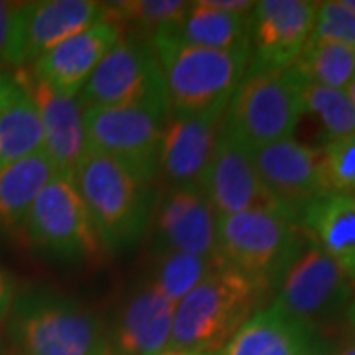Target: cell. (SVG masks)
Wrapping results in <instances>:
<instances>
[{
    "label": "cell",
    "mask_w": 355,
    "mask_h": 355,
    "mask_svg": "<svg viewBox=\"0 0 355 355\" xmlns=\"http://www.w3.org/2000/svg\"><path fill=\"white\" fill-rule=\"evenodd\" d=\"M101 249L121 253L139 245L153 223V182L107 154L87 148L73 170Z\"/></svg>",
    "instance_id": "6da1fadb"
},
{
    "label": "cell",
    "mask_w": 355,
    "mask_h": 355,
    "mask_svg": "<svg viewBox=\"0 0 355 355\" xmlns=\"http://www.w3.org/2000/svg\"><path fill=\"white\" fill-rule=\"evenodd\" d=\"M6 320L16 355H113L101 318L50 288L16 294Z\"/></svg>",
    "instance_id": "7a4b0ae2"
},
{
    "label": "cell",
    "mask_w": 355,
    "mask_h": 355,
    "mask_svg": "<svg viewBox=\"0 0 355 355\" xmlns=\"http://www.w3.org/2000/svg\"><path fill=\"white\" fill-rule=\"evenodd\" d=\"M268 294L265 284L221 263L176 304L170 347L216 354Z\"/></svg>",
    "instance_id": "3957f363"
},
{
    "label": "cell",
    "mask_w": 355,
    "mask_h": 355,
    "mask_svg": "<svg viewBox=\"0 0 355 355\" xmlns=\"http://www.w3.org/2000/svg\"><path fill=\"white\" fill-rule=\"evenodd\" d=\"M164 77L170 114L203 113L227 103L249 69L251 51H219L178 40L168 28L148 40Z\"/></svg>",
    "instance_id": "277c9868"
},
{
    "label": "cell",
    "mask_w": 355,
    "mask_h": 355,
    "mask_svg": "<svg viewBox=\"0 0 355 355\" xmlns=\"http://www.w3.org/2000/svg\"><path fill=\"white\" fill-rule=\"evenodd\" d=\"M306 235L296 219L272 211L217 217V254L223 265L277 291Z\"/></svg>",
    "instance_id": "5b68a950"
},
{
    "label": "cell",
    "mask_w": 355,
    "mask_h": 355,
    "mask_svg": "<svg viewBox=\"0 0 355 355\" xmlns=\"http://www.w3.org/2000/svg\"><path fill=\"white\" fill-rule=\"evenodd\" d=\"M304 116L300 77L288 69H247L233 91L225 128L251 153L270 142L291 139Z\"/></svg>",
    "instance_id": "8992f818"
},
{
    "label": "cell",
    "mask_w": 355,
    "mask_h": 355,
    "mask_svg": "<svg viewBox=\"0 0 355 355\" xmlns=\"http://www.w3.org/2000/svg\"><path fill=\"white\" fill-rule=\"evenodd\" d=\"M20 229L32 247L65 263L87 261L101 251L87 207L71 176L51 178L34 200Z\"/></svg>",
    "instance_id": "52a82bcc"
},
{
    "label": "cell",
    "mask_w": 355,
    "mask_h": 355,
    "mask_svg": "<svg viewBox=\"0 0 355 355\" xmlns=\"http://www.w3.org/2000/svg\"><path fill=\"white\" fill-rule=\"evenodd\" d=\"M168 119L170 109L156 105L85 107L87 146L153 182Z\"/></svg>",
    "instance_id": "ba28073f"
},
{
    "label": "cell",
    "mask_w": 355,
    "mask_h": 355,
    "mask_svg": "<svg viewBox=\"0 0 355 355\" xmlns=\"http://www.w3.org/2000/svg\"><path fill=\"white\" fill-rule=\"evenodd\" d=\"M85 107H168L164 77L150 42L123 38L103 58L81 89Z\"/></svg>",
    "instance_id": "9c48e42d"
},
{
    "label": "cell",
    "mask_w": 355,
    "mask_h": 355,
    "mask_svg": "<svg viewBox=\"0 0 355 355\" xmlns=\"http://www.w3.org/2000/svg\"><path fill=\"white\" fill-rule=\"evenodd\" d=\"M354 294L355 284L338 263L306 237L277 284L272 304L316 330V324L347 310Z\"/></svg>",
    "instance_id": "30bf717a"
},
{
    "label": "cell",
    "mask_w": 355,
    "mask_h": 355,
    "mask_svg": "<svg viewBox=\"0 0 355 355\" xmlns=\"http://www.w3.org/2000/svg\"><path fill=\"white\" fill-rule=\"evenodd\" d=\"M253 162L268 193L296 221L310 203L328 193L322 148L291 137L254 150Z\"/></svg>",
    "instance_id": "8fae6325"
},
{
    "label": "cell",
    "mask_w": 355,
    "mask_h": 355,
    "mask_svg": "<svg viewBox=\"0 0 355 355\" xmlns=\"http://www.w3.org/2000/svg\"><path fill=\"white\" fill-rule=\"evenodd\" d=\"M200 188L217 217L245 211H272L286 216L268 193L253 162V153L223 127ZM291 217V216H286Z\"/></svg>",
    "instance_id": "7c38bea8"
},
{
    "label": "cell",
    "mask_w": 355,
    "mask_h": 355,
    "mask_svg": "<svg viewBox=\"0 0 355 355\" xmlns=\"http://www.w3.org/2000/svg\"><path fill=\"white\" fill-rule=\"evenodd\" d=\"M14 77L32 101L42 127V150L58 174L71 176L81 156L87 153L85 105L46 85L30 67L16 69Z\"/></svg>",
    "instance_id": "4fadbf2b"
},
{
    "label": "cell",
    "mask_w": 355,
    "mask_h": 355,
    "mask_svg": "<svg viewBox=\"0 0 355 355\" xmlns=\"http://www.w3.org/2000/svg\"><path fill=\"white\" fill-rule=\"evenodd\" d=\"M105 18V2L97 0L24 2L18 18L10 67H30L46 51Z\"/></svg>",
    "instance_id": "5bb4252c"
},
{
    "label": "cell",
    "mask_w": 355,
    "mask_h": 355,
    "mask_svg": "<svg viewBox=\"0 0 355 355\" xmlns=\"http://www.w3.org/2000/svg\"><path fill=\"white\" fill-rule=\"evenodd\" d=\"M318 2L261 0L251 14L249 69H288L312 36Z\"/></svg>",
    "instance_id": "9a60e30c"
},
{
    "label": "cell",
    "mask_w": 355,
    "mask_h": 355,
    "mask_svg": "<svg viewBox=\"0 0 355 355\" xmlns=\"http://www.w3.org/2000/svg\"><path fill=\"white\" fill-rule=\"evenodd\" d=\"M227 103L203 113L170 114L162 132L158 172L172 186H200L225 127Z\"/></svg>",
    "instance_id": "2e32d148"
},
{
    "label": "cell",
    "mask_w": 355,
    "mask_h": 355,
    "mask_svg": "<svg viewBox=\"0 0 355 355\" xmlns=\"http://www.w3.org/2000/svg\"><path fill=\"white\" fill-rule=\"evenodd\" d=\"M153 221L162 251L219 259L217 214L200 186H172L156 200Z\"/></svg>",
    "instance_id": "e0dca14e"
},
{
    "label": "cell",
    "mask_w": 355,
    "mask_h": 355,
    "mask_svg": "<svg viewBox=\"0 0 355 355\" xmlns=\"http://www.w3.org/2000/svg\"><path fill=\"white\" fill-rule=\"evenodd\" d=\"M121 38V26L105 18L46 51L30 65V69L58 93L79 97L95 67Z\"/></svg>",
    "instance_id": "ac0fdd59"
},
{
    "label": "cell",
    "mask_w": 355,
    "mask_h": 355,
    "mask_svg": "<svg viewBox=\"0 0 355 355\" xmlns=\"http://www.w3.org/2000/svg\"><path fill=\"white\" fill-rule=\"evenodd\" d=\"M176 302L153 282L128 296L111 331L113 355H156L170 347Z\"/></svg>",
    "instance_id": "d6986e66"
},
{
    "label": "cell",
    "mask_w": 355,
    "mask_h": 355,
    "mask_svg": "<svg viewBox=\"0 0 355 355\" xmlns=\"http://www.w3.org/2000/svg\"><path fill=\"white\" fill-rule=\"evenodd\" d=\"M298 223L355 284V196L324 193L300 214Z\"/></svg>",
    "instance_id": "ffe728a7"
},
{
    "label": "cell",
    "mask_w": 355,
    "mask_h": 355,
    "mask_svg": "<svg viewBox=\"0 0 355 355\" xmlns=\"http://www.w3.org/2000/svg\"><path fill=\"white\" fill-rule=\"evenodd\" d=\"M318 331L270 304L249 318L214 355H300Z\"/></svg>",
    "instance_id": "44dd1931"
},
{
    "label": "cell",
    "mask_w": 355,
    "mask_h": 355,
    "mask_svg": "<svg viewBox=\"0 0 355 355\" xmlns=\"http://www.w3.org/2000/svg\"><path fill=\"white\" fill-rule=\"evenodd\" d=\"M168 30L178 40L207 50H249L251 14L221 12L209 6L207 0H196L190 2L182 20Z\"/></svg>",
    "instance_id": "7402d4cb"
},
{
    "label": "cell",
    "mask_w": 355,
    "mask_h": 355,
    "mask_svg": "<svg viewBox=\"0 0 355 355\" xmlns=\"http://www.w3.org/2000/svg\"><path fill=\"white\" fill-rule=\"evenodd\" d=\"M55 168L44 150L0 170V229H20L44 186L55 176Z\"/></svg>",
    "instance_id": "603a6c76"
},
{
    "label": "cell",
    "mask_w": 355,
    "mask_h": 355,
    "mask_svg": "<svg viewBox=\"0 0 355 355\" xmlns=\"http://www.w3.org/2000/svg\"><path fill=\"white\" fill-rule=\"evenodd\" d=\"M291 69L308 83L345 91L355 76V50L310 36Z\"/></svg>",
    "instance_id": "cb8c5ba5"
},
{
    "label": "cell",
    "mask_w": 355,
    "mask_h": 355,
    "mask_svg": "<svg viewBox=\"0 0 355 355\" xmlns=\"http://www.w3.org/2000/svg\"><path fill=\"white\" fill-rule=\"evenodd\" d=\"M190 2L184 0H125L105 2L107 18L121 26L123 36L148 40L160 30L172 28L182 20Z\"/></svg>",
    "instance_id": "d4e9b609"
},
{
    "label": "cell",
    "mask_w": 355,
    "mask_h": 355,
    "mask_svg": "<svg viewBox=\"0 0 355 355\" xmlns=\"http://www.w3.org/2000/svg\"><path fill=\"white\" fill-rule=\"evenodd\" d=\"M42 150V127L26 93L0 113V170Z\"/></svg>",
    "instance_id": "484cf974"
},
{
    "label": "cell",
    "mask_w": 355,
    "mask_h": 355,
    "mask_svg": "<svg viewBox=\"0 0 355 355\" xmlns=\"http://www.w3.org/2000/svg\"><path fill=\"white\" fill-rule=\"evenodd\" d=\"M219 265V259H207L182 251H160L150 282L178 304Z\"/></svg>",
    "instance_id": "4316f807"
},
{
    "label": "cell",
    "mask_w": 355,
    "mask_h": 355,
    "mask_svg": "<svg viewBox=\"0 0 355 355\" xmlns=\"http://www.w3.org/2000/svg\"><path fill=\"white\" fill-rule=\"evenodd\" d=\"M300 99L304 114L310 113L316 116L328 137V142L355 132V107L345 91L314 85L300 79Z\"/></svg>",
    "instance_id": "83f0119b"
},
{
    "label": "cell",
    "mask_w": 355,
    "mask_h": 355,
    "mask_svg": "<svg viewBox=\"0 0 355 355\" xmlns=\"http://www.w3.org/2000/svg\"><path fill=\"white\" fill-rule=\"evenodd\" d=\"M326 190L355 196V132L328 142L322 148Z\"/></svg>",
    "instance_id": "f1b7e54d"
},
{
    "label": "cell",
    "mask_w": 355,
    "mask_h": 355,
    "mask_svg": "<svg viewBox=\"0 0 355 355\" xmlns=\"http://www.w3.org/2000/svg\"><path fill=\"white\" fill-rule=\"evenodd\" d=\"M312 38L336 42L355 50V12L343 6L342 0L318 2Z\"/></svg>",
    "instance_id": "f546056e"
},
{
    "label": "cell",
    "mask_w": 355,
    "mask_h": 355,
    "mask_svg": "<svg viewBox=\"0 0 355 355\" xmlns=\"http://www.w3.org/2000/svg\"><path fill=\"white\" fill-rule=\"evenodd\" d=\"M24 2L0 0V67H10L14 40L18 30V18Z\"/></svg>",
    "instance_id": "4dcf8cb0"
},
{
    "label": "cell",
    "mask_w": 355,
    "mask_h": 355,
    "mask_svg": "<svg viewBox=\"0 0 355 355\" xmlns=\"http://www.w3.org/2000/svg\"><path fill=\"white\" fill-rule=\"evenodd\" d=\"M22 95H24V91L18 85L14 73L6 71L4 67H0V113L6 107H10L14 101H18Z\"/></svg>",
    "instance_id": "1f68e13d"
},
{
    "label": "cell",
    "mask_w": 355,
    "mask_h": 355,
    "mask_svg": "<svg viewBox=\"0 0 355 355\" xmlns=\"http://www.w3.org/2000/svg\"><path fill=\"white\" fill-rule=\"evenodd\" d=\"M14 298H16V291H14L12 279L0 268V322H4L10 314Z\"/></svg>",
    "instance_id": "d6a6232c"
},
{
    "label": "cell",
    "mask_w": 355,
    "mask_h": 355,
    "mask_svg": "<svg viewBox=\"0 0 355 355\" xmlns=\"http://www.w3.org/2000/svg\"><path fill=\"white\" fill-rule=\"evenodd\" d=\"M338 352V345L328 340V338H322V336H314V340L306 345V349L300 355H336Z\"/></svg>",
    "instance_id": "836d02e7"
},
{
    "label": "cell",
    "mask_w": 355,
    "mask_h": 355,
    "mask_svg": "<svg viewBox=\"0 0 355 355\" xmlns=\"http://www.w3.org/2000/svg\"><path fill=\"white\" fill-rule=\"evenodd\" d=\"M345 318H347V324L355 330V294L354 298H352V302H349V306H347V310H345Z\"/></svg>",
    "instance_id": "e575fe53"
},
{
    "label": "cell",
    "mask_w": 355,
    "mask_h": 355,
    "mask_svg": "<svg viewBox=\"0 0 355 355\" xmlns=\"http://www.w3.org/2000/svg\"><path fill=\"white\" fill-rule=\"evenodd\" d=\"M336 355H355V340H352V342H347V343H343L342 347H338Z\"/></svg>",
    "instance_id": "d590c367"
},
{
    "label": "cell",
    "mask_w": 355,
    "mask_h": 355,
    "mask_svg": "<svg viewBox=\"0 0 355 355\" xmlns=\"http://www.w3.org/2000/svg\"><path fill=\"white\" fill-rule=\"evenodd\" d=\"M345 93H347L349 101H352V105L355 107V76L352 77V81H349V85H347V89H345Z\"/></svg>",
    "instance_id": "8d00e7d4"
},
{
    "label": "cell",
    "mask_w": 355,
    "mask_h": 355,
    "mask_svg": "<svg viewBox=\"0 0 355 355\" xmlns=\"http://www.w3.org/2000/svg\"><path fill=\"white\" fill-rule=\"evenodd\" d=\"M343 2V6H347L352 12H355V0H342Z\"/></svg>",
    "instance_id": "74e56055"
}]
</instances>
